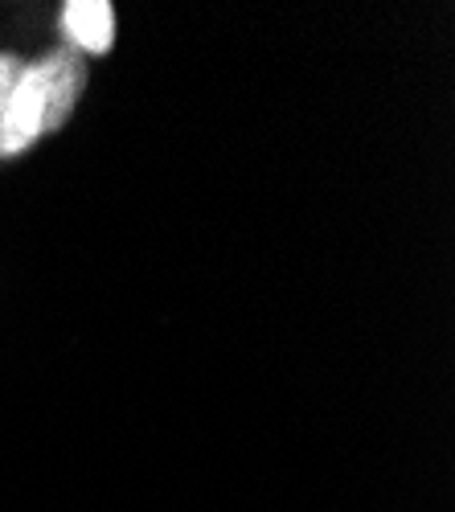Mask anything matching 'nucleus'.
Instances as JSON below:
<instances>
[{"mask_svg": "<svg viewBox=\"0 0 455 512\" xmlns=\"http://www.w3.org/2000/svg\"><path fill=\"white\" fill-rule=\"evenodd\" d=\"M33 78H37V91H41V111H46V136L62 132L70 123V115L78 111V99L87 91V58L74 54L70 46L50 50L46 58L33 62Z\"/></svg>", "mask_w": 455, "mask_h": 512, "instance_id": "nucleus-2", "label": "nucleus"}, {"mask_svg": "<svg viewBox=\"0 0 455 512\" xmlns=\"http://www.w3.org/2000/svg\"><path fill=\"white\" fill-rule=\"evenodd\" d=\"M66 46L82 58H103L115 50V5L107 0H70L62 5Z\"/></svg>", "mask_w": 455, "mask_h": 512, "instance_id": "nucleus-3", "label": "nucleus"}, {"mask_svg": "<svg viewBox=\"0 0 455 512\" xmlns=\"http://www.w3.org/2000/svg\"><path fill=\"white\" fill-rule=\"evenodd\" d=\"M46 136V111L33 78V62L0 54V160L29 152Z\"/></svg>", "mask_w": 455, "mask_h": 512, "instance_id": "nucleus-1", "label": "nucleus"}]
</instances>
